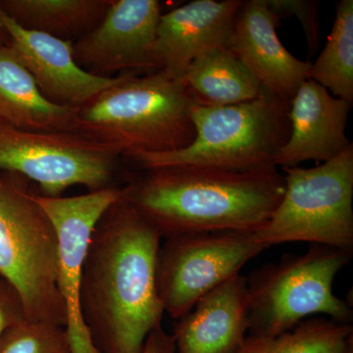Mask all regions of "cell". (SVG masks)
<instances>
[{
	"label": "cell",
	"instance_id": "cell-4",
	"mask_svg": "<svg viewBox=\"0 0 353 353\" xmlns=\"http://www.w3.org/2000/svg\"><path fill=\"white\" fill-rule=\"evenodd\" d=\"M290 102L262 88L252 101L208 108L194 104V139L175 152L126 158L143 170L204 167L236 172L278 170L275 157L290 134Z\"/></svg>",
	"mask_w": 353,
	"mask_h": 353
},
{
	"label": "cell",
	"instance_id": "cell-1",
	"mask_svg": "<svg viewBox=\"0 0 353 353\" xmlns=\"http://www.w3.org/2000/svg\"><path fill=\"white\" fill-rule=\"evenodd\" d=\"M162 236L122 199L95 225L83 259L80 305L101 353H141L161 327L157 271Z\"/></svg>",
	"mask_w": 353,
	"mask_h": 353
},
{
	"label": "cell",
	"instance_id": "cell-7",
	"mask_svg": "<svg viewBox=\"0 0 353 353\" xmlns=\"http://www.w3.org/2000/svg\"><path fill=\"white\" fill-rule=\"evenodd\" d=\"M285 192L254 236L264 248L310 243L353 250V145L312 168H284Z\"/></svg>",
	"mask_w": 353,
	"mask_h": 353
},
{
	"label": "cell",
	"instance_id": "cell-15",
	"mask_svg": "<svg viewBox=\"0 0 353 353\" xmlns=\"http://www.w3.org/2000/svg\"><path fill=\"white\" fill-rule=\"evenodd\" d=\"M352 106L314 81H304L290 99L289 138L276 155V167L323 163L347 150L352 143L345 134Z\"/></svg>",
	"mask_w": 353,
	"mask_h": 353
},
{
	"label": "cell",
	"instance_id": "cell-20",
	"mask_svg": "<svg viewBox=\"0 0 353 353\" xmlns=\"http://www.w3.org/2000/svg\"><path fill=\"white\" fill-rule=\"evenodd\" d=\"M307 79L328 90L334 97L353 102V1L340 0L326 46L314 63Z\"/></svg>",
	"mask_w": 353,
	"mask_h": 353
},
{
	"label": "cell",
	"instance_id": "cell-9",
	"mask_svg": "<svg viewBox=\"0 0 353 353\" xmlns=\"http://www.w3.org/2000/svg\"><path fill=\"white\" fill-rule=\"evenodd\" d=\"M264 250L252 232H201L165 239L157 271L164 312L180 319L201 297L240 274Z\"/></svg>",
	"mask_w": 353,
	"mask_h": 353
},
{
	"label": "cell",
	"instance_id": "cell-6",
	"mask_svg": "<svg viewBox=\"0 0 353 353\" xmlns=\"http://www.w3.org/2000/svg\"><path fill=\"white\" fill-rule=\"evenodd\" d=\"M352 257V250L312 245L253 271L245 277L248 336H278L320 314L350 324L352 306L334 294L333 285Z\"/></svg>",
	"mask_w": 353,
	"mask_h": 353
},
{
	"label": "cell",
	"instance_id": "cell-3",
	"mask_svg": "<svg viewBox=\"0 0 353 353\" xmlns=\"http://www.w3.org/2000/svg\"><path fill=\"white\" fill-rule=\"evenodd\" d=\"M194 101L181 80L163 71L119 80L78 108L76 131L118 157L175 152L194 139Z\"/></svg>",
	"mask_w": 353,
	"mask_h": 353
},
{
	"label": "cell",
	"instance_id": "cell-26",
	"mask_svg": "<svg viewBox=\"0 0 353 353\" xmlns=\"http://www.w3.org/2000/svg\"><path fill=\"white\" fill-rule=\"evenodd\" d=\"M9 44V38L8 34L4 30V28L2 27L1 24H0V48L2 46H8Z\"/></svg>",
	"mask_w": 353,
	"mask_h": 353
},
{
	"label": "cell",
	"instance_id": "cell-21",
	"mask_svg": "<svg viewBox=\"0 0 353 353\" xmlns=\"http://www.w3.org/2000/svg\"><path fill=\"white\" fill-rule=\"evenodd\" d=\"M353 334L352 324L308 318L275 336H246L239 353H341Z\"/></svg>",
	"mask_w": 353,
	"mask_h": 353
},
{
	"label": "cell",
	"instance_id": "cell-16",
	"mask_svg": "<svg viewBox=\"0 0 353 353\" xmlns=\"http://www.w3.org/2000/svg\"><path fill=\"white\" fill-rule=\"evenodd\" d=\"M248 334L246 278L238 274L201 297L172 336L176 353H239Z\"/></svg>",
	"mask_w": 353,
	"mask_h": 353
},
{
	"label": "cell",
	"instance_id": "cell-8",
	"mask_svg": "<svg viewBox=\"0 0 353 353\" xmlns=\"http://www.w3.org/2000/svg\"><path fill=\"white\" fill-rule=\"evenodd\" d=\"M119 158L77 132L34 131L0 123V171L36 183L43 196H62L74 185L90 192L110 187Z\"/></svg>",
	"mask_w": 353,
	"mask_h": 353
},
{
	"label": "cell",
	"instance_id": "cell-27",
	"mask_svg": "<svg viewBox=\"0 0 353 353\" xmlns=\"http://www.w3.org/2000/svg\"><path fill=\"white\" fill-rule=\"evenodd\" d=\"M341 353H353V334L347 339L343 350Z\"/></svg>",
	"mask_w": 353,
	"mask_h": 353
},
{
	"label": "cell",
	"instance_id": "cell-5",
	"mask_svg": "<svg viewBox=\"0 0 353 353\" xmlns=\"http://www.w3.org/2000/svg\"><path fill=\"white\" fill-rule=\"evenodd\" d=\"M30 183L0 171V279L17 292L26 320L64 327L57 230Z\"/></svg>",
	"mask_w": 353,
	"mask_h": 353
},
{
	"label": "cell",
	"instance_id": "cell-25",
	"mask_svg": "<svg viewBox=\"0 0 353 353\" xmlns=\"http://www.w3.org/2000/svg\"><path fill=\"white\" fill-rule=\"evenodd\" d=\"M141 353H176L173 336L167 334L162 326L153 330L146 338Z\"/></svg>",
	"mask_w": 353,
	"mask_h": 353
},
{
	"label": "cell",
	"instance_id": "cell-19",
	"mask_svg": "<svg viewBox=\"0 0 353 353\" xmlns=\"http://www.w3.org/2000/svg\"><path fill=\"white\" fill-rule=\"evenodd\" d=\"M112 0H0L24 29L74 43L103 19Z\"/></svg>",
	"mask_w": 353,
	"mask_h": 353
},
{
	"label": "cell",
	"instance_id": "cell-24",
	"mask_svg": "<svg viewBox=\"0 0 353 353\" xmlns=\"http://www.w3.org/2000/svg\"><path fill=\"white\" fill-rule=\"evenodd\" d=\"M26 319L19 296L0 279V340L7 329Z\"/></svg>",
	"mask_w": 353,
	"mask_h": 353
},
{
	"label": "cell",
	"instance_id": "cell-14",
	"mask_svg": "<svg viewBox=\"0 0 353 353\" xmlns=\"http://www.w3.org/2000/svg\"><path fill=\"white\" fill-rule=\"evenodd\" d=\"M243 0H194L162 13L153 46L159 71L181 80L202 53L226 48Z\"/></svg>",
	"mask_w": 353,
	"mask_h": 353
},
{
	"label": "cell",
	"instance_id": "cell-17",
	"mask_svg": "<svg viewBox=\"0 0 353 353\" xmlns=\"http://www.w3.org/2000/svg\"><path fill=\"white\" fill-rule=\"evenodd\" d=\"M77 112L78 108L46 99L12 48H0L1 124L34 131L77 132Z\"/></svg>",
	"mask_w": 353,
	"mask_h": 353
},
{
	"label": "cell",
	"instance_id": "cell-2",
	"mask_svg": "<svg viewBox=\"0 0 353 353\" xmlns=\"http://www.w3.org/2000/svg\"><path fill=\"white\" fill-rule=\"evenodd\" d=\"M285 192L279 170L236 172L204 167L148 169L122 188V199L162 239L214 231H259Z\"/></svg>",
	"mask_w": 353,
	"mask_h": 353
},
{
	"label": "cell",
	"instance_id": "cell-13",
	"mask_svg": "<svg viewBox=\"0 0 353 353\" xmlns=\"http://www.w3.org/2000/svg\"><path fill=\"white\" fill-rule=\"evenodd\" d=\"M280 22L266 0H243L227 48L250 69L263 90L290 101L307 80L311 62L297 59L283 46L277 34Z\"/></svg>",
	"mask_w": 353,
	"mask_h": 353
},
{
	"label": "cell",
	"instance_id": "cell-18",
	"mask_svg": "<svg viewBox=\"0 0 353 353\" xmlns=\"http://www.w3.org/2000/svg\"><path fill=\"white\" fill-rule=\"evenodd\" d=\"M194 104L234 105L255 99L262 87L250 69L228 48H213L197 57L181 79Z\"/></svg>",
	"mask_w": 353,
	"mask_h": 353
},
{
	"label": "cell",
	"instance_id": "cell-23",
	"mask_svg": "<svg viewBox=\"0 0 353 353\" xmlns=\"http://www.w3.org/2000/svg\"><path fill=\"white\" fill-rule=\"evenodd\" d=\"M269 8L280 18L296 16L303 26L312 57L320 43L319 6L315 0H266Z\"/></svg>",
	"mask_w": 353,
	"mask_h": 353
},
{
	"label": "cell",
	"instance_id": "cell-10",
	"mask_svg": "<svg viewBox=\"0 0 353 353\" xmlns=\"http://www.w3.org/2000/svg\"><path fill=\"white\" fill-rule=\"evenodd\" d=\"M122 196V188L110 187L82 196L37 199L54 225L58 236L57 288L66 312L64 329L71 353H101L83 321L80 284L88 241L102 214Z\"/></svg>",
	"mask_w": 353,
	"mask_h": 353
},
{
	"label": "cell",
	"instance_id": "cell-12",
	"mask_svg": "<svg viewBox=\"0 0 353 353\" xmlns=\"http://www.w3.org/2000/svg\"><path fill=\"white\" fill-rule=\"evenodd\" d=\"M0 24L9 46L31 73L46 99L57 105L79 108L119 80L83 69L74 57L73 43L21 27L0 9Z\"/></svg>",
	"mask_w": 353,
	"mask_h": 353
},
{
	"label": "cell",
	"instance_id": "cell-11",
	"mask_svg": "<svg viewBox=\"0 0 353 353\" xmlns=\"http://www.w3.org/2000/svg\"><path fill=\"white\" fill-rule=\"evenodd\" d=\"M162 13L158 0H112L99 25L74 41L76 61L101 77L159 71L153 46Z\"/></svg>",
	"mask_w": 353,
	"mask_h": 353
},
{
	"label": "cell",
	"instance_id": "cell-22",
	"mask_svg": "<svg viewBox=\"0 0 353 353\" xmlns=\"http://www.w3.org/2000/svg\"><path fill=\"white\" fill-rule=\"evenodd\" d=\"M0 353H71L64 327L22 320L6 330Z\"/></svg>",
	"mask_w": 353,
	"mask_h": 353
}]
</instances>
